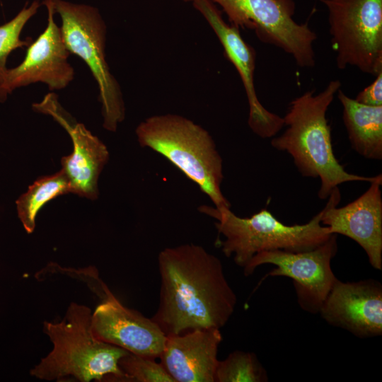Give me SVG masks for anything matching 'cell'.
<instances>
[{"instance_id":"6da1fadb","label":"cell","mask_w":382,"mask_h":382,"mask_svg":"<svg viewBox=\"0 0 382 382\" xmlns=\"http://www.w3.org/2000/svg\"><path fill=\"white\" fill-rule=\"evenodd\" d=\"M158 265L159 304L151 319L166 336L227 323L237 297L216 256L187 243L162 250Z\"/></svg>"},{"instance_id":"7a4b0ae2","label":"cell","mask_w":382,"mask_h":382,"mask_svg":"<svg viewBox=\"0 0 382 382\" xmlns=\"http://www.w3.org/2000/svg\"><path fill=\"white\" fill-rule=\"evenodd\" d=\"M340 87V81L333 80L318 94L306 91L292 100L283 117L286 129L270 141L273 148L291 156L302 176L320 178L321 199L342 183L376 178L347 172L334 154L326 112Z\"/></svg>"},{"instance_id":"3957f363","label":"cell","mask_w":382,"mask_h":382,"mask_svg":"<svg viewBox=\"0 0 382 382\" xmlns=\"http://www.w3.org/2000/svg\"><path fill=\"white\" fill-rule=\"evenodd\" d=\"M91 316L90 308L72 302L61 321H45L43 331L53 347L30 375L45 381H124L118 362L129 352L96 339Z\"/></svg>"},{"instance_id":"277c9868","label":"cell","mask_w":382,"mask_h":382,"mask_svg":"<svg viewBox=\"0 0 382 382\" xmlns=\"http://www.w3.org/2000/svg\"><path fill=\"white\" fill-rule=\"evenodd\" d=\"M135 132L141 147L167 158L195 182L216 207H231L221 189L222 158L208 131L183 116L165 114L147 117Z\"/></svg>"},{"instance_id":"5b68a950","label":"cell","mask_w":382,"mask_h":382,"mask_svg":"<svg viewBox=\"0 0 382 382\" xmlns=\"http://www.w3.org/2000/svg\"><path fill=\"white\" fill-rule=\"evenodd\" d=\"M198 210L216 219L215 226L225 239L218 238L216 244L243 268L260 252L307 251L321 245L332 235L320 223L323 209L308 223L292 226L284 224L267 209L247 218L238 216L226 207L202 205Z\"/></svg>"},{"instance_id":"8992f818","label":"cell","mask_w":382,"mask_h":382,"mask_svg":"<svg viewBox=\"0 0 382 382\" xmlns=\"http://www.w3.org/2000/svg\"><path fill=\"white\" fill-rule=\"evenodd\" d=\"M61 18L63 41L70 52L89 68L99 90L103 127L115 132L125 117L120 86L105 57L107 26L98 8L66 0H50Z\"/></svg>"},{"instance_id":"52a82bcc","label":"cell","mask_w":382,"mask_h":382,"mask_svg":"<svg viewBox=\"0 0 382 382\" xmlns=\"http://www.w3.org/2000/svg\"><path fill=\"white\" fill-rule=\"evenodd\" d=\"M328 11L337 66L382 71V0H320Z\"/></svg>"},{"instance_id":"ba28073f","label":"cell","mask_w":382,"mask_h":382,"mask_svg":"<svg viewBox=\"0 0 382 382\" xmlns=\"http://www.w3.org/2000/svg\"><path fill=\"white\" fill-rule=\"evenodd\" d=\"M226 13L231 25L253 30L257 37L291 55L298 66L315 65L317 35L307 23L293 18V0H211Z\"/></svg>"},{"instance_id":"9c48e42d","label":"cell","mask_w":382,"mask_h":382,"mask_svg":"<svg viewBox=\"0 0 382 382\" xmlns=\"http://www.w3.org/2000/svg\"><path fill=\"white\" fill-rule=\"evenodd\" d=\"M337 249V234H332L325 242L307 251L292 253L274 250L260 252L243 268V274L250 276L257 267L265 264L276 266L260 283L270 277L291 278L299 306L309 313H318L337 279L331 268V260Z\"/></svg>"},{"instance_id":"30bf717a","label":"cell","mask_w":382,"mask_h":382,"mask_svg":"<svg viewBox=\"0 0 382 382\" xmlns=\"http://www.w3.org/2000/svg\"><path fill=\"white\" fill-rule=\"evenodd\" d=\"M369 187L355 200L337 207L341 195L335 187L323 208L320 223L330 234H341L357 242L371 265L382 270V175H376Z\"/></svg>"},{"instance_id":"8fae6325","label":"cell","mask_w":382,"mask_h":382,"mask_svg":"<svg viewBox=\"0 0 382 382\" xmlns=\"http://www.w3.org/2000/svg\"><path fill=\"white\" fill-rule=\"evenodd\" d=\"M32 107L35 112L51 116L71 139L72 153L61 159L62 170L69 181L71 193L97 199L98 178L109 159L106 146L62 107L54 93H47Z\"/></svg>"},{"instance_id":"7c38bea8","label":"cell","mask_w":382,"mask_h":382,"mask_svg":"<svg viewBox=\"0 0 382 382\" xmlns=\"http://www.w3.org/2000/svg\"><path fill=\"white\" fill-rule=\"evenodd\" d=\"M41 4L47 11V26L27 47L23 60L8 69L6 88L9 94L35 83L46 84L50 91L62 90L74 78V69L68 61L70 52L54 21L56 13L50 0H43Z\"/></svg>"},{"instance_id":"4fadbf2b","label":"cell","mask_w":382,"mask_h":382,"mask_svg":"<svg viewBox=\"0 0 382 382\" xmlns=\"http://www.w3.org/2000/svg\"><path fill=\"white\" fill-rule=\"evenodd\" d=\"M192 4L212 28L224 47V55L240 75L249 105L250 128L262 138L275 136L284 126V120L267 110L257 96L254 83L255 50L245 42L238 28L226 23L221 11L211 0H194Z\"/></svg>"},{"instance_id":"5bb4252c","label":"cell","mask_w":382,"mask_h":382,"mask_svg":"<svg viewBox=\"0 0 382 382\" xmlns=\"http://www.w3.org/2000/svg\"><path fill=\"white\" fill-rule=\"evenodd\" d=\"M102 300L91 316L96 339L137 355L160 357L166 335L157 323L125 307L110 289Z\"/></svg>"},{"instance_id":"9a60e30c","label":"cell","mask_w":382,"mask_h":382,"mask_svg":"<svg viewBox=\"0 0 382 382\" xmlns=\"http://www.w3.org/2000/svg\"><path fill=\"white\" fill-rule=\"evenodd\" d=\"M319 313L328 324L360 338L382 334V285L374 279L343 282L338 279Z\"/></svg>"},{"instance_id":"2e32d148","label":"cell","mask_w":382,"mask_h":382,"mask_svg":"<svg viewBox=\"0 0 382 382\" xmlns=\"http://www.w3.org/2000/svg\"><path fill=\"white\" fill-rule=\"evenodd\" d=\"M220 329L167 335L161 364L175 382H215Z\"/></svg>"},{"instance_id":"e0dca14e","label":"cell","mask_w":382,"mask_h":382,"mask_svg":"<svg viewBox=\"0 0 382 382\" xmlns=\"http://www.w3.org/2000/svg\"><path fill=\"white\" fill-rule=\"evenodd\" d=\"M337 98L343 108L342 118L352 148L364 158H382V105L361 104L340 88Z\"/></svg>"},{"instance_id":"ac0fdd59","label":"cell","mask_w":382,"mask_h":382,"mask_svg":"<svg viewBox=\"0 0 382 382\" xmlns=\"http://www.w3.org/2000/svg\"><path fill=\"white\" fill-rule=\"evenodd\" d=\"M70 192L69 181L62 169L54 174L40 177L30 185L16 202L18 216L26 232H33L37 214L46 203Z\"/></svg>"},{"instance_id":"d6986e66","label":"cell","mask_w":382,"mask_h":382,"mask_svg":"<svg viewBox=\"0 0 382 382\" xmlns=\"http://www.w3.org/2000/svg\"><path fill=\"white\" fill-rule=\"evenodd\" d=\"M39 0L26 3L21 11L9 21L0 25V103L5 102L10 95L6 88V80L8 68L6 62L9 54L14 50L27 47L31 42L21 38V33L41 6Z\"/></svg>"},{"instance_id":"ffe728a7","label":"cell","mask_w":382,"mask_h":382,"mask_svg":"<svg viewBox=\"0 0 382 382\" xmlns=\"http://www.w3.org/2000/svg\"><path fill=\"white\" fill-rule=\"evenodd\" d=\"M266 370L255 354L236 350L224 360L219 361L215 382H265Z\"/></svg>"},{"instance_id":"44dd1931","label":"cell","mask_w":382,"mask_h":382,"mask_svg":"<svg viewBox=\"0 0 382 382\" xmlns=\"http://www.w3.org/2000/svg\"><path fill=\"white\" fill-rule=\"evenodd\" d=\"M125 374L124 381L175 382L161 363L154 358L129 353L118 362Z\"/></svg>"},{"instance_id":"7402d4cb","label":"cell","mask_w":382,"mask_h":382,"mask_svg":"<svg viewBox=\"0 0 382 382\" xmlns=\"http://www.w3.org/2000/svg\"><path fill=\"white\" fill-rule=\"evenodd\" d=\"M354 100L367 105H382V71L376 75L369 86L357 94Z\"/></svg>"},{"instance_id":"603a6c76","label":"cell","mask_w":382,"mask_h":382,"mask_svg":"<svg viewBox=\"0 0 382 382\" xmlns=\"http://www.w3.org/2000/svg\"><path fill=\"white\" fill-rule=\"evenodd\" d=\"M184 1H193L194 0H183Z\"/></svg>"}]
</instances>
